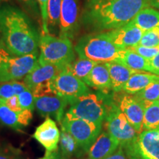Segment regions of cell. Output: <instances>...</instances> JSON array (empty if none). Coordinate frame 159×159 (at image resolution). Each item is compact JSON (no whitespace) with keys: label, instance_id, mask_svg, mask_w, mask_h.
<instances>
[{"label":"cell","instance_id":"1","mask_svg":"<svg viewBox=\"0 0 159 159\" xmlns=\"http://www.w3.org/2000/svg\"><path fill=\"white\" fill-rule=\"evenodd\" d=\"M0 35L3 45L12 55L38 54L41 36L29 17L17 7H0Z\"/></svg>","mask_w":159,"mask_h":159},{"label":"cell","instance_id":"2","mask_svg":"<svg viewBox=\"0 0 159 159\" xmlns=\"http://www.w3.org/2000/svg\"><path fill=\"white\" fill-rule=\"evenodd\" d=\"M149 6L150 0H107L91 7L83 20L94 30H112L130 22L139 11Z\"/></svg>","mask_w":159,"mask_h":159},{"label":"cell","instance_id":"3","mask_svg":"<svg viewBox=\"0 0 159 159\" xmlns=\"http://www.w3.org/2000/svg\"><path fill=\"white\" fill-rule=\"evenodd\" d=\"M75 51L79 57L87 58L97 63L116 61L122 49L117 47L105 33L85 35L75 45Z\"/></svg>","mask_w":159,"mask_h":159},{"label":"cell","instance_id":"4","mask_svg":"<svg viewBox=\"0 0 159 159\" xmlns=\"http://www.w3.org/2000/svg\"><path fill=\"white\" fill-rule=\"evenodd\" d=\"M39 63L52 64L64 69L75 61V55L71 41L69 39L43 34L40 37Z\"/></svg>","mask_w":159,"mask_h":159},{"label":"cell","instance_id":"5","mask_svg":"<svg viewBox=\"0 0 159 159\" xmlns=\"http://www.w3.org/2000/svg\"><path fill=\"white\" fill-rule=\"evenodd\" d=\"M111 102L102 95L90 92L70 101L67 113L75 118L102 127Z\"/></svg>","mask_w":159,"mask_h":159},{"label":"cell","instance_id":"6","mask_svg":"<svg viewBox=\"0 0 159 159\" xmlns=\"http://www.w3.org/2000/svg\"><path fill=\"white\" fill-rule=\"evenodd\" d=\"M61 126V130L73 136L83 152H89L102 130V127L75 118L67 112L64 115Z\"/></svg>","mask_w":159,"mask_h":159},{"label":"cell","instance_id":"7","mask_svg":"<svg viewBox=\"0 0 159 159\" xmlns=\"http://www.w3.org/2000/svg\"><path fill=\"white\" fill-rule=\"evenodd\" d=\"M105 121L107 132L117 139L123 148L136 141L138 134L119 106L114 102H111L109 105Z\"/></svg>","mask_w":159,"mask_h":159},{"label":"cell","instance_id":"8","mask_svg":"<svg viewBox=\"0 0 159 159\" xmlns=\"http://www.w3.org/2000/svg\"><path fill=\"white\" fill-rule=\"evenodd\" d=\"M53 94L69 101L88 94L91 92L88 85L75 76L69 70V66L62 70L50 81Z\"/></svg>","mask_w":159,"mask_h":159},{"label":"cell","instance_id":"9","mask_svg":"<svg viewBox=\"0 0 159 159\" xmlns=\"http://www.w3.org/2000/svg\"><path fill=\"white\" fill-rule=\"evenodd\" d=\"M123 149L130 159H159V128L143 131L133 144Z\"/></svg>","mask_w":159,"mask_h":159},{"label":"cell","instance_id":"10","mask_svg":"<svg viewBox=\"0 0 159 159\" xmlns=\"http://www.w3.org/2000/svg\"><path fill=\"white\" fill-rule=\"evenodd\" d=\"M37 55H13L0 69V83L18 80L25 77L39 63Z\"/></svg>","mask_w":159,"mask_h":159},{"label":"cell","instance_id":"11","mask_svg":"<svg viewBox=\"0 0 159 159\" xmlns=\"http://www.w3.org/2000/svg\"><path fill=\"white\" fill-rule=\"evenodd\" d=\"M79 17L78 1L62 0L59 21V37L72 39L79 30Z\"/></svg>","mask_w":159,"mask_h":159},{"label":"cell","instance_id":"12","mask_svg":"<svg viewBox=\"0 0 159 159\" xmlns=\"http://www.w3.org/2000/svg\"><path fill=\"white\" fill-rule=\"evenodd\" d=\"M69 104L65 98L55 94H49L35 98V108L38 113L43 117H54L60 125L64 117V111Z\"/></svg>","mask_w":159,"mask_h":159},{"label":"cell","instance_id":"13","mask_svg":"<svg viewBox=\"0 0 159 159\" xmlns=\"http://www.w3.org/2000/svg\"><path fill=\"white\" fill-rule=\"evenodd\" d=\"M144 33L130 21L119 28L112 30L105 33L117 47L125 49L139 45Z\"/></svg>","mask_w":159,"mask_h":159},{"label":"cell","instance_id":"14","mask_svg":"<svg viewBox=\"0 0 159 159\" xmlns=\"http://www.w3.org/2000/svg\"><path fill=\"white\" fill-rule=\"evenodd\" d=\"M119 108L137 134H141L144 120V107L142 102L135 95L125 94L119 98Z\"/></svg>","mask_w":159,"mask_h":159},{"label":"cell","instance_id":"15","mask_svg":"<svg viewBox=\"0 0 159 159\" xmlns=\"http://www.w3.org/2000/svg\"><path fill=\"white\" fill-rule=\"evenodd\" d=\"M33 138L39 142L49 152H55L58 148L61 134L56 123L50 117H47L33 134Z\"/></svg>","mask_w":159,"mask_h":159},{"label":"cell","instance_id":"16","mask_svg":"<svg viewBox=\"0 0 159 159\" xmlns=\"http://www.w3.org/2000/svg\"><path fill=\"white\" fill-rule=\"evenodd\" d=\"M33 119L31 110L25 109L19 112L12 111L5 104L0 100V122L5 126L20 130L24 127L27 126Z\"/></svg>","mask_w":159,"mask_h":159},{"label":"cell","instance_id":"17","mask_svg":"<svg viewBox=\"0 0 159 159\" xmlns=\"http://www.w3.org/2000/svg\"><path fill=\"white\" fill-rule=\"evenodd\" d=\"M120 146L119 141L108 132H102L89 150L88 159H105Z\"/></svg>","mask_w":159,"mask_h":159},{"label":"cell","instance_id":"18","mask_svg":"<svg viewBox=\"0 0 159 159\" xmlns=\"http://www.w3.org/2000/svg\"><path fill=\"white\" fill-rule=\"evenodd\" d=\"M63 70L57 66L52 64H41L38 63L36 66L24 79V82L30 90L35 86L51 81Z\"/></svg>","mask_w":159,"mask_h":159},{"label":"cell","instance_id":"19","mask_svg":"<svg viewBox=\"0 0 159 159\" xmlns=\"http://www.w3.org/2000/svg\"><path fill=\"white\" fill-rule=\"evenodd\" d=\"M115 62L119 63L128 68L137 71H147L156 75L149 60L145 59L131 49H122L120 56Z\"/></svg>","mask_w":159,"mask_h":159},{"label":"cell","instance_id":"20","mask_svg":"<svg viewBox=\"0 0 159 159\" xmlns=\"http://www.w3.org/2000/svg\"><path fill=\"white\" fill-rule=\"evenodd\" d=\"M108 67L111 80L112 90L115 92L122 91L123 88L133 75L139 71L128 68L121 63L115 62L105 63Z\"/></svg>","mask_w":159,"mask_h":159},{"label":"cell","instance_id":"21","mask_svg":"<svg viewBox=\"0 0 159 159\" xmlns=\"http://www.w3.org/2000/svg\"><path fill=\"white\" fill-rule=\"evenodd\" d=\"M85 83L88 86L94 87L104 91L112 89L110 74L105 63H98L95 65Z\"/></svg>","mask_w":159,"mask_h":159},{"label":"cell","instance_id":"22","mask_svg":"<svg viewBox=\"0 0 159 159\" xmlns=\"http://www.w3.org/2000/svg\"><path fill=\"white\" fill-rule=\"evenodd\" d=\"M59 143L60 147L56 150L59 159H69L75 156L80 157L84 153L73 136L65 130H62Z\"/></svg>","mask_w":159,"mask_h":159},{"label":"cell","instance_id":"23","mask_svg":"<svg viewBox=\"0 0 159 159\" xmlns=\"http://www.w3.org/2000/svg\"><path fill=\"white\" fill-rule=\"evenodd\" d=\"M158 80H159L158 75L148 72L142 73L139 71L130 77L122 91L129 94H136Z\"/></svg>","mask_w":159,"mask_h":159},{"label":"cell","instance_id":"24","mask_svg":"<svg viewBox=\"0 0 159 159\" xmlns=\"http://www.w3.org/2000/svg\"><path fill=\"white\" fill-rule=\"evenodd\" d=\"M131 21L144 32L158 28L159 11L151 7H146L139 11Z\"/></svg>","mask_w":159,"mask_h":159},{"label":"cell","instance_id":"25","mask_svg":"<svg viewBox=\"0 0 159 159\" xmlns=\"http://www.w3.org/2000/svg\"><path fill=\"white\" fill-rule=\"evenodd\" d=\"M141 102L144 107L143 129L145 130H150L159 128L158 101L152 102H143V101H141Z\"/></svg>","mask_w":159,"mask_h":159},{"label":"cell","instance_id":"26","mask_svg":"<svg viewBox=\"0 0 159 159\" xmlns=\"http://www.w3.org/2000/svg\"><path fill=\"white\" fill-rule=\"evenodd\" d=\"M97 63H98L96 61L91 60L78 57L75 60L71 65L69 66V69L75 76L85 83L91 71Z\"/></svg>","mask_w":159,"mask_h":159},{"label":"cell","instance_id":"27","mask_svg":"<svg viewBox=\"0 0 159 159\" xmlns=\"http://www.w3.org/2000/svg\"><path fill=\"white\" fill-rule=\"evenodd\" d=\"M137 98L143 102H152L159 100V80L155 81L144 89L135 94Z\"/></svg>","mask_w":159,"mask_h":159},{"label":"cell","instance_id":"28","mask_svg":"<svg viewBox=\"0 0 159 159\" xmlns=\"http://www.w3.org/2000/svg\"><path fill=\"white\" fill-rule=\"evenodd\" d=\"M62 0H49L48 2V23L50 26L59 25L61 17Z\"/></svg>","mask_w":159,"mask_h":159},{"label":"cell","instance_id":"29","mask_svg":"<svg viewBox=\"0 0 159 159\" xmlns=\"http://www.w3.org/2000/svg\"><path fill=\"white\" fill-rule=\"evenodd\" d=\"M139 45L148 47H159V27L144 32Z\"/></svg>","mask_w":159,"mask_h":159},{"label":"cell","instance_id":"30","mask_svg":"<svg viewBox=\"0 0 159 159\" xmlns=\"http://www.w3.org/2000/svg\"><path fill=\"white\" fill-rule=\"evenodd\" d=\"M20 106L22 110L28 109V110L33 111L35 108V98L33 95V92L27 89L25 91L18 95Z\"/></svg>","mask_w":159,"mask_h":159},{"label":"cell","instance_id":"31","mask_svg":"<svg viewBox=\"0 0 159 159\" xmlns=\"http://www.w3.org/2000/svg\"><path fill=\"white\" fill-rule=\"evenodd\" d=\"M129 49H131L132 50L136 52V53H138L139 55H140L141 56L144 57L145 59L149 60L150 61L159 53V47H148L139 44L136 47Z\"/></svg>","mask_w":159,"mask_h":159},{"label":"cell","instance_id":"32","mask_svg":"<svg viewBox=\"0 0 159 159\" xmlns=\"http://www.w3.org/2000/svg\"><path fill=\"white\" fill-rule=\"evenodd\" d=\"M39 5L40 12H41V20H42V28L43 34H49L48 28V2L49 0H36Z\"/></svg>","mask_w":159,"mask_h":159},{"label":"cell","instance_id":"33","mask_svg":"<svg viewBox=\"0 0 159 159\" xmlns=\"http://www.w3.org/2000/svg\"><path fill=\"white\" fill-rule=\"evenodd\" d=\"M30 91L33 92L35 98H39V97L47 96V95L49 94H54L51 89L50 81L38 85Z\"/></svg>","mask_w":159,"mask_h":159},{"label":"cell","instance_id":"34","mask_svg":"<svg viewBox=\"0 0 159 159\" xmlns=\"http://www.w3.org/2000/svg\"><path fill=\"white\" fill-rule=\"evenodd\" d=\"M14 95L15 91L11 81L0 84V100L5 102Z\"/></svg>","mask_w":159,"mask_h":159},{"label":"cell","instance_id":"35","mask_svg":"<svg viewBox=\"0 0 159 159\" xmlns=\"http://www.w3.org/2000/svg\"><path fill=\"white\" fill-rule=\"evenodd\" d=\"M17 1L25 7L26 11H28L34 16H39L41 14L36 0H17Z\"/></svg>","mask_w":159,"mask_h":159},{"label":"cell","instance_id":"36","mask_svg":"<svg viewBox=\"0 0 159 159\" xmlns=\"http://www.w3.org/2000/svg\"><path fill=\"white\" fill-rule=\"evenodd\" d=\"M5 103L12 111H16V112H19V111H22L21 106H20L19 97H18L17 95H14V96L11 97L7 100H6Z\"/></svg>","mask_w":159,"mask_h":159},{"label":"cell","instance_id":"37","mask_svg":"<svg viewBox=\"0 0 159 159\" xmlns=\"http://www.w3.org/2000/svg\"><path fill=\"white\" fill-rule=\"evenodd\" d=\"M12 56L13 55L11 53L9 52L5 47L0 44V69Z\"/></svg>","mask_w":159,"mask_h":159},{"label":"cell","instance_id":"38","mask_svg":"<svg viewBox=\"0 0 159 159\" xmlns=\"http://www.w3.org/2000/svg\"><path fill=\"white\" fill-rule=\"evenodd\" d=\"M11 82L13 85V89H14L15 94L17 95V96L21 94L24 91L27 90V89H29L25 82H20V81L18 80H12Z\"/></svg>","mask_w":159,"mask_h":159},{"label":"cell","instance_id":"39","mask_svg":"<svg viewBox=\"0 0 159 159\" xmlns=\"http://www.w3.org/2000/svg\"><path fill=\"white\" fill-rule=\"evenodd\" d=\"M105 159H127V157L125 156L124 149L121 146H119V148L115 151L114 153H112L111 156H108Z\"/></svg>","mask_w":159,"mask_h":159},{"label":"cell","instance_id":"40","mask_svg":"<svg viewBox=\"0 0 159 159\" xmlns=\"http://www.w3.org/2000/svg\"><path fill=\"white\" fill-rule=\"evenodd\" d=\"M150 64L152 68L154 69V70L156 71L157 75L159 76V53L151 60Z\"/></svg>","mask_w":159,"mask_h":159},{"label":"cell","instance_id":"41","mask_svg":"<svg viewBox=\"0 0 159 159\" xmlns=\"http://www.w3.org/2000/svg\"><path fill=\"white\" fill-rule=\"evenodd\" d=\"M39 159H59V158L57 156L56 150H55V152H49V151H47L45 156L43 158H41Z\"/></svg>","mask_w":159,"mask_h":159},{"label":"cell","instance_id":"42","mask_svg":"<svg viewBox=\"0 0 159 159\" xmlns=\"http://www.w3.org/2000/svg\"><path fill=\"white\" fill-rule=\"evenodd\" d=\"M0 159H17L16 157L0 150Z\"/></svg>","mask_w":159,"mask_h":159},{"label":"cell","instance_id":"43","mask_svg":"<svg viewBox=\"0 0 159 159\" xmlns=\"http://www.w3.org/2000/svg\"><path fill=\"white\" fill-rule=\"evenodd\" d=\"M105 0H89V6H91V7H92V6L94 5H96L97 4H99L101 2H105Z\"/></svg>","mask_w":159,"mask_h":159},{"label":"cell","instance_id":"44","mask_svg":"<svg viewBox=\"0 0 159 159\" xmlns=\"http://www.w3.org/2000/svg\"><path fill=\"white\" fill-rule=\"evenodd\" d=\"M150 5L153 6L155 7L159 8V0H150Z\"/></svg>","mask_w":159,"mask_h":159},{"label":"cell","instance_id":"45","mask_svg":"<svg viewBox=\"0 0 159 159\" xmlns=\"http://www.w3.org/2000/svg\"><path fill=\"white\" fill-rule=\"evenodd\" d=\"M0 3H1V0H0Z\"/></svg>","mask_w":159,"mask_h":159},{"label":"cell","instance_id":"46","mask_svg":"<svg viewBox=\"0 0 159 159\" xmlns=\"http://www.w3.org/2000/svg\"><path fill=\"white\" fill-rule=\"evenodd\" d=\"M158 103H159V100H158Z\"/></svg>","mask_w":159,"mask_h":159}]
</instances>
